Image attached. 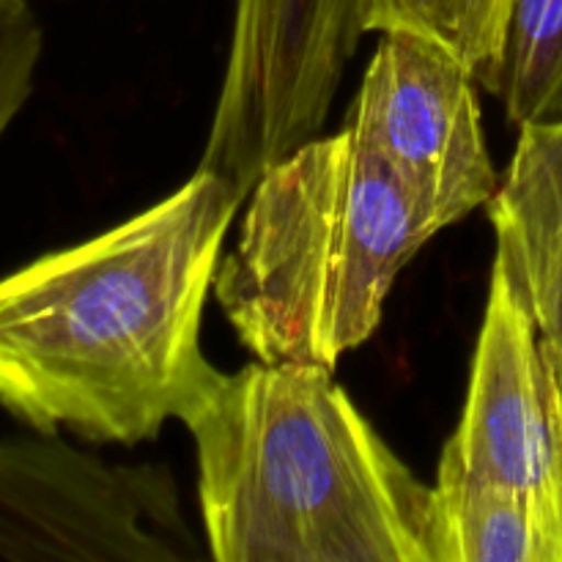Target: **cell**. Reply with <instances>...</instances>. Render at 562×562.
Returning a JSON list of instances; mask_svg holds the SVG:
<instances>
[{
    "mask_svg": "<svg viewBox=\"0 0 562 562\" xmlns=\"http://www.w3.org/2000/svg\"><path fill=\"white\" fill-rule=\"evenodd\" d=\"M44 27L31 0H0V143L36 91Z\"/></svg>",
    "mask_w": 562,
    "mask_h": 562,
    "instance_id": "obj_11",
    "label": "cell"
},
{
    "mask_svg": "<svg viewBox=\"0 0 562 562\" xmlns=\"http://www.w3.org/2000/svg\"><path fill=\"white\" fill-rule=\"evenodd\" d=\"M445 450L472 475L519 494L562 547V379L499 256L464 415Z\"/></svg>",
    "mask_w": 562,
    "mask_h": 562,
    "instance_id": "obj_6",
    "label": "cell"
},
{
    "mask_svg": "<svg viewBox=\"0 0 562 562\" xmlns=\"http://www.w3.org/2000/svg\"><path fill=\"white\" fill-rule=\"evenodd\" d=\"M516 0H366L368 33H412L459 58L494 97Z\"/></svg>",
    "mask_w": 562,
    "mask_h": 562,
    "instance_id": "obj_9",
    "label": "cell"
},
{
    "mask_svg": "<svg viewBox=\"0 0 562 562\" xmlns=\"http://www.w3.org/2000/svg\"><path fill=\"white\" fill-rule=\"evenodd\" d=\"M486 212L497 256L562 379V115L519 126L514 157Z\"/></svg>",
    "mask_w": 562,
    "mask_h": 562,
    "instance_id": "obj_7",
    "label": "cell"
},
{
    "mask_svg": "<svg viewBox=\"0 0 562 562\" xmlns=\"http://www.w3.org/2000/svg\"><path fill=\"white\" fill-rule=\"evenodd\" d=\"M434 562H562V547L510 488L467 472L442 450L431 486Z\"/></svg>",
    "mask_w": 562,
    "mask_h": 562,
    "instance_id": "obj_8",
    "label": "cell"
},
{
    "mask_svg": "<svg viewBox=\"0 0 562 562\" xmlns=\"http://www.w3.org/2000/svg\"><path fill=\"white\" fill-rule=\"evenodd\" d=\"M366 33V0H234L228 60L198 168L250 195L269 165L322 135Z\"/></svg>",
    "mask_w": 562,
    "mask_h": 562,
    "instance_id": "obj_4",
    "label": "cell"
},
{
    "mask_svg": "<svg viewBox=\"0 0 562 562\" xmlns=\"http://www.w3.org/2000/svg\"><path fill=\"white\" fill-rule=\"evenodd\" d=\"M344 126L442 231L497 192L475 75L428 38L382 33Z\"/></svg>",
    "mask_w": 562,
    "mask_h": 562,
    "instance_id": "obj_5",
    "label": "cell"
},
{
    "mask_svg": "<svg viewBox=\"0 0 562 562\" xmlns=\"http://www.w3.org/2000/svg\"><path fill=\"white\" fill-rule=\"evenodd\" d=\"M241 195L198 168L126 223L0 278V409L27 431L140 445L220 376L206 300Z\"/></svg>",
    "mask_w": 562,
    "mask_h": 562,
    "instance_id": "obj_1",
    "label": "cell"
},
{
    "mask_svg": "<svg viewBox=\"0 0 562 562\" xmlns=\"http://www.w3.org/2000/svg\"><path fill=\"white\" fill-rule=\"evenodd\" d=\"M181 423L212 560L434 562L431 486L329 368L256 360L220 371Z\"/></svg>",
    "mask_w": 562,
    "mask_h": 562,
    "instance_id": "obj_2",
    "label": "cell"
},
{
    "mask_svg": "<svg viewBox=\"0 0 562 562\" xmlns=\"http://www.w3.org/2000/svg\"><path fill=\"white\" fill-rule=\"evenodd\" d=\"M25 439H0V562H20L16 536V486H20Z\"/></svg>",
    "mask_w": 562,
    "mask_h": 562,
    "instance_id": "obj_12",
    "label": "cell"
},
{
    "mask_svg": "<svg viewBox=\"0 0 562 562\" xmlns=\"http://www.w3.org/2000/svg\"><path fill=\"white\" fill-rule=\"evenodd\" d=\"M494 99L514 126L562 115V0H516Z\"/></svg>",
    "mask_w": 562,
    "mask_h": 562,
    "instance_id": "obj_10",
    "label": "cell"
},
{
    "mask_svg": "<svg viewBox=\"0 0 562 562\" xmlns=\"http://www.w3.org/2000/svg\"><path fill=\"white\" fill-rule=\"evenodd\" d=\"M437 234L393 168L344 126L263 170L212 294L258 362L335 371L376 333L401 269Z\"/></svg>",
    "mask_w": 562,
    "mask_h": 562,
    "instance_id": "obj_3",
    "label": "cell"
}]
</instances>
